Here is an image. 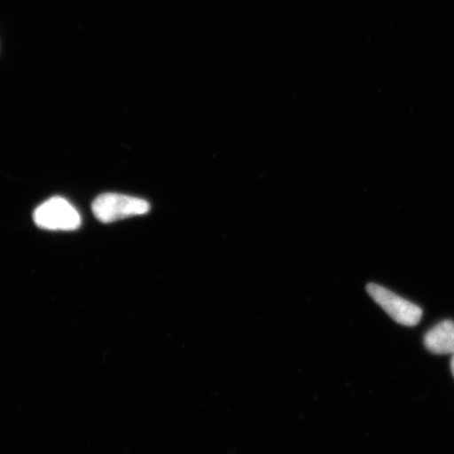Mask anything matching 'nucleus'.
<instances>
[{
    "mask_svg": "<svg viewBox=\"0 0 454 454\" xmlns=\"http://www.w3.org/2000/svg\"><path fill=\"white\" fill-rule=\"evenodd\" d=\"M367 293L374 302L381 306L391 319L404 326H416L422 319L423 310L418 305L397 296L378 284H368Z\"/></svg>",
    "mask_w": 454,
    "mask_h": 454,
    "instance_id": "3",
    "label": "nucleus"
},
{
    "mask_svg": "<svg viewBox=\"0 0 454 454\" xmlns=\"http://www.w3.org/2000/svg\"><path fill=\"white\" fill-rule=\"evenodd\" d=\"M93 213L102 223L142 215L150 212V203L144 199L121 194H104L93 202Z\"/></svg>",
    "mask_w": 454,
    "mask_h": 454,
    "instance_id": "1",
    "label": "nucleus"
},
{
    "mask_svg": "<svg viewBox=\"0 0 454 454\" xmlns=\"http://www.w3.org/2000/svg\"><path fill=\"white\" fill-rule=\"evenodd\" d=\"M34 221L41 229L49 231H75L82 224L77 209L60 197L51 198L38 207Z\"/></svg>",
    "mask_w": 454,
    "mask_h": 454,
    "instance_id": "2",
    "label": "nucleus"
},
{
    "mask_svg": "<svg viewBox=\"0 0 454 454\" xmlns=\"http://www.w3.org/2000/svg\"><path fill=\"white\" fill-rule=\"evenodd\" d=\"M450 367H451L452 376L454 377V355H452V359H451V364H450Z\"/></svg>",
    "mask_w": 454,
    "mask_h": 454,
    "instance_id": "5",
    "label": "nucleus"
},
{
    "mask_svg": "<svg viewBox=\"0 0 454 454\" xmlns=\"http://www.w3.org/2000/svg\"><path fill=\"white\" fill-rule=\"evenodd\" d=\"M424 345L434 355H454V322L445 320L425 334Z\"/></svg>",
    "mask_w": 454,
    "mask_h": 454,
    "instance_id": "4",
    "label": "nucleus"
}]
</instances>
